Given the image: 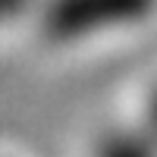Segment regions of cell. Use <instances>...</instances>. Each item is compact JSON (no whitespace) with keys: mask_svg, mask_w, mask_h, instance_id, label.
<instances>
[{"mask_svg":"<svg viewBox=\"0 0 157 157\" xmlns=\"http://www.w3.org/2000/svg\"><path fill=\"white\" fill-rule=\"evenodd\" d=\"M154 6L157 0H47L41 25L54 41H78L107 29L145 22Z\"/></svg>","mask_w":157,"mask_h":157,"instance_id":"6da1fadb","label":"cell"},{"mask_svg":"<svg viewBox=\"0 0 157 157\" xmlns=\"http://www.w3.org/2000/svg\"><path fill=\"white\" fill-rule=\"evenodd\" d=\"M91 157H157V141L135 126H120L107 129L91 148Z\"/></svg>","mask_w":157,"mask_h":157,"instance_id":"7a4b0ae2","label":"cell"},{"mask_svg":"<svg viewBox=\"0 0 157 157\" xmlns=\"http://www.w3.org/2000/svg\"><path fill=\"white\" fill-rule=\"evenodd\" d=\"M138 126H141V129H145V132L157 141V85L148 91V98H145V110H141Z\"/></svg>","mask_w":157,"mask_h":157,"instance_id":"3957f363","label":"cell"},{"mask_svg":"<svg viewBox=\"0 0 157 157\" xmlns=\"http://www.w3.org/2000/svg\"><path fill=\"white\" fill-rule=\"evenodd\" d=\"M29 6V0H0V22H6L13 16H19V13Z\"/></svg>","mask_w":157,"mask_h":157,"instance_id":"277c9868","label":"cell"}]
</instances>
